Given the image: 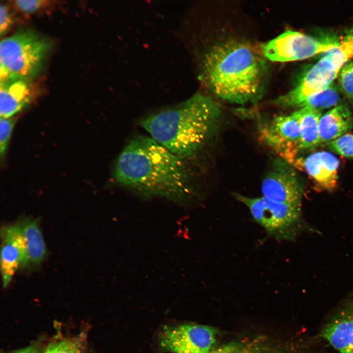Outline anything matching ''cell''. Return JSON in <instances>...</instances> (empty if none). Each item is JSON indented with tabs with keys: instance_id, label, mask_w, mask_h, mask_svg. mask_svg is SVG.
Masks as SVG:
<instances>
[{
	"instance_id": "obj_1",
	"label": "cell",
	"mask_w": 353,
	"mask_h": 353,
	"mask_svg": "<svg viewBox=\"0 0 353 353\" xmlns=\"http://www.w3.org/2000/svg\"><path fill=\"white\" fill-rule=\"evenodd\" d=\"M115 177L119 184L146 196L180 201L191 193V177L184 158L147 136L133 139L124 149Z\"/></svg>"
},
{
	"instance_id": "obj_2",
	"label": "cell",
	"mask_w": 353,
	"mask_h": 353,
	"mask_svg": "<svg viewBox=\"0 0 353 353\" xmlns=\"http://www.w3.org/2000/svg\"><path fill=\"white\" fill-rule=\"evenodd\" d=\"M221 116L217 102L197 93L176 106L147 117L141 126L151 137L184 158L196 155L214 137Z\"/></svg>"
},
{
	"instance_id": "obj_3",
	"label": "cell",
	"mask_w": 353,
	"mask_h": 353,
	"mask_svg": "<svg viewBox=\"0 0 353 353\" xmlns=\"http://www.w3.org/2000/svg\"><path fill=\"white\" fill-rule=\"evenodd\" d=\"M266 62L249 45L230 41L217 45L205 55L203 79L221 99L245 104L259 99L266 76Z\"/></svg>"
},
{
	"instance_id": "obj_4",
	"label": "cell",
	"mask_w": 353,
	"mask_h": 353,
	"mask_svg": "<svg viewBox=\"0 0 353 353\" xmlns=\"http://www.w3.org/2000/svg\"><path fill=\"white\" fill-rule=\"evenodd\" d=\"M353 57V27L341 37L337 47L324 53L302 76L297 85L277 98L275 103L282 107H299L307 99L332 84L342 68Z\"/></svg>"
},
{
	"instance_id": "obj_5",
	"label": "cell",
	"mask_w": 353,
	"mask_h": 353,
	"mask_svg": "<svg viewBox=\"0 0 353 353\" xmlns=\"http://www.w3.org/2000/svg\"><path fill=\"white\" fill-rule=\"evenodd\" d=\"M51 47L43 36L20 30L0 41V79L18 77L31 79L43 67Z\"/></svg>"
},
{
	"instance_id": "obj_6",
	"label": "cell",
	"mask_w": 353,
	"mask_h": 353,
	"mask_svg": "<svg viewBox=\"0 0 353 353\" xmlns=\"http://www.w3.org/2000/svg\"><path fill=\"white\" fill-rule=\"evenodd\" d=\"M233 196L249 210L254 221L268 235L277 240L292 241L309 227L301 205L280 203L263 196L250 197L234 193Z\"/></svg>"
},
{
	"instance_id": "obj_7",
	"label": "cell",
	"mask_w": 353,
	"mask_h": 353,
	"mask_svg": "<svg viewBox=\"0 0 353 353\" xmlns=\"http://www.w3.org/2000/svg\"><path fill=\"white\" fill-rule=\"evenodd\" d=\"M340 39L317 38L298 31L287 30L261 46L264 56L274 62L301 60L325 53L337 47Z\"/></svg>"
},
{
	"instance_id": "obj_8",
	"label": "cell",
	"mask_w": 353,
	"mask_h": 353,
	"mask_svg": "<svg viewBox=\"0 0 353 353\" xmlns=\"http://www.w3.org/2000/svg\"><path fill=\"white\" fill-rule=\"evenodd\" d=\"M262 196L274 202L301 206L303 188L290 164L279 157L272 162L261 186Z\"/></svg>"
},
{
	"instance_id": "obj_9",
	"label": "cell",
	"mask_w": 353,
	"mask_h": 353,
	"mask_svg": "<svg viewBox=\"0 0 353 353\" xmlns=\"http://www.w3.org/2000/svg\"><path fill=\"white\" fill-rule=\"evenodd\" d=\"M215 335L209 327L182 325L165 328L159 342L163 349L175 353H209Z\"/></svg>"
},
{
	"instance_id": "obj_10",
	"label": "cell",
	"mask_w": 353,
	"mask_h": 353,
	"mask_svg": "<svg viewBox=\"0 0 353 353\" xmlns=\"http://www.w3.org/2000/svg\"><path fill=\"white\" fill-rule=\"evenodd\" d=\"M263 140L290 164H295L300 150L301 130L299 122L292 113L274 118L261 128Z\"/></svg>"
},
{
	"instance_id": "obj_11",
	"label": "cell",
	"mask_w": 353,
	"mask_h": 353,
	"mask_svg": "<svg viewBox=\"0 0 353 353\" xmlns=\"http://www.w3.org/2000/svg\"><path fill=\"white\" fill-rule=\"evenodd\" d=\"M1 236L0 270L3 286L6 287L19 268L26 269V257L24 237L18 223L3 227Z\"/></svg>"
},
{
	"instance_id": "obj_12",
	"label": "cell",
	"mask_w": 353,
	"mask_h": 353,
	"mask_svg": "<svg viewBox=\"0 0 353 353\" xmlns=\"http://www.w3.org/2000/svg\"><path fill=\"white\" fill-rule=\"evenodd\" d=\"M321 334L340 353H353V298L344 303L325 324Z\"/></svg>"
},
{
	"instance_id": "obj_13",
	"label": "cell",
	"mask_w": 353,
	"mask_h": 353,
	"mask_svg": "<svg viewBox=\"0 0 353 353\" xmlns=\"http://www.w3.org/2000/svg\"><path fill=\"white\" fill-rule=\"evenodd\" d=\"M35 96L31 79L11 77L0 81V117H13L28 106Z\"/></svg>"
},
{
	"instance_id": "obj_14",
	"label": "cell",
	"mask_w": 353,
	"mask_h": 353,
	"mask_svg": "<svg viewBox=\"0 0 353 353\" xmlns=\"http://www.w3.org/2000/svg\"><path fill=\"white\" fill-rule=\"evenodd\" d=\"M303 168L322 189L332 191L337 186L338 159L332 154L319 151L300 162Z\"/></svg>"
},
{
	"instance_id": "obj_15",
	"label": "cell",
	"mask_w": 353,
	"mask_h": 353,
	"mask_svg": "<svg viewBox=\"0 0 353 353\" xmlns=\"http://www.w3.org/2000/svg\"><path fill=\"white\" fill-rule=\"evenodd\" d=\"M24 237L26 257V269L38 267L47 256V249L38 218L25 217L18 222Z\"/></svg>"
},
{
	"instance_id": "obj_16",
	"label": "cell",
	"mask_w": 353,
	"mask_h": 353,
	"mask_svg": "<svg viewBox=\"0 0 353 353\" xmlns=\"http://www.w3.org/2000/svg\"><path fill=\"white\" fill-rule=\"evenodd\" d=\"M353 128V116L345 104H340L322 115L319 121L320 144L329 143Z\"/></svg>"
},
{
	"instance_id": "obj_17",
	"label": "cell",
	"mask_w": 353,
	"mask_h": 353,
	"mask_svg": "<svg viewBox=\"0 0 353 353\" xmlns=\"http://www.w3.org/2000/svg\"><path fill=\"white\" fill-rule=\"evenodd\" d=\"M293 113L300 124V150L313 148L320 144L319 121L322 116L321 110L303 107Z\"/></svg>"
},
{
	"instance_id": "obj_18",
	"label": "cell",
	"mask_w": 353,
	"mask_h": 353,
	"mask_svg": "<svg viewBox=\"0 0 353 353\" xmlns=\"http://www.w3.org/2000/svg\"><path fill=\"white\" fill-rule=\"evenodd\" d=\"M339 90V87L333 83L322 92L307 99L299 108L310 107L321 110L335 107L340 104L341 101Z\"/></svg>"
},
{
	"instance_id": "obj_19",
	"label": "cell",
	"mask_w": 353,
	"mask_h": 353,
	"mask_svg": "<svg viewBox=\"0 0 353 353\" xmlns=\"http://www.w3.org/2000/svg\"><path fill=\"white\" fill-rule=\"evenodd\" d=\"M86 342V333L82 331L73 337L50 343L42 353H83Z\"/></svg>"
},
{
	"instance_id": "obj_20",
	"label": "cell",
	"mask_w": 353,
	"mask_h": 353,
	"mask_svg": "<svg viewBox=\"0 0 353 353\" xmlns=\"http://www.w3.org/2000/svg\"><path fill=\"white\" fill-rule=\"evenodd\" d=\"M333 151L345 157H353V134L346 133L327 143Z\"/></svg>"
},
{
	"instance_id": "obj_21",
	"label": "cell",
	"mask_w": 353,
	"mask_h": 353,
	"mask_svg": "<svg viewBox=\"0 0 353 353\" xmlns=\"http://www.w3.org/2000/svg\"><path fill=\"white\" fill-rule=\"evenodd\" d=\"M339 88L347 98L353 99V61L347 63L338 76Z\"/></svg>"
},
{
	"instance_id": "obj_22",
	"label": "cell",
	"mask_w": 353,
	"mask_h": 353,
	"mask_svg": "<svg viewBox=\"0 0 353 353\" xmlns=\"http://www.w3.org/2000/svg\"><path fill=\"white\" fill-rule=\"evenodd\" d=\"M15 117L0 118V154L3 159L6 153L12 130L16 122Z\"/></svg>"
},
{
	"instance_id": "obj_23",
	"label": "cell",
	"mask_w": 353,
	"mask_h": 353,
	"mask_svg": "<svg viewBox=\"0 0 353 353\" xmlns=\"http://www.w3.org/2000/svg\"><path fill=\"white\" fill-rule=\"evenodd\" d=\"M51 1L43 0H16L13 4L20 11L25 14L38 12L50 4Z\"/></svg>"
},
{
	"instance_id": "obj_24",
	"label": "cell",
	"mask_w": 353,
	"mask_h": 353,
	"mask_svg": "<svg viewBox=\"0 0 353 353\" xmlns=\"http://www.w3.org/2000/svg\"><path fill=\"white\" fill-rule=\"evenodd\" d=\"M12 24V16L8 6L1 3L0 5V34H4Z\"/></svg>"
},
{
	"instance_id": "obj_25",
	"label": "cell",
	"mask_w": 353,
	"mask_h": 353,
	"mask_svg": "<svg viewBox=\"0 0 353 353\" xmlns=\"http://www.w3.org/2000/svg\"><path fill=\"white\" fill-rule=\"evenodd\" d=\"M44 350L39 341L34 342L24 348L14 351L11 353H42Z\"/></svg>"
},
{
	"instance_id": "obj_26",
	"label": "cell",
	"mask_w": 353,
	"mask_h": 353,
	"mask_svg": "<svg viewBox=\"0 0 353 353\" xmlns=\"http://www.w3.org/2000/svg\"><path fill=\"white\" fill-rule=\"evenodd\" d=\"M225 353V352H224V351H223V352H222V351H216V352H215L209 353Z\"/></svg>"
}]
</instances>
